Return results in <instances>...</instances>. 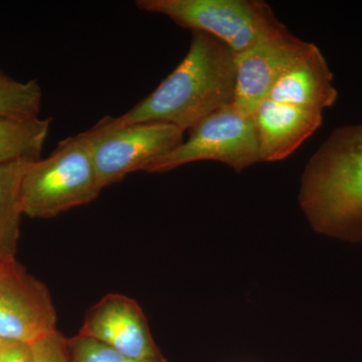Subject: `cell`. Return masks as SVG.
<instances>
[{"mask_svg":"<svg viewBox=\"0 0 362 362\" xmlns=\"http://www.w3.org/2000/svg\"><path fill=\"white\" fill-rule=\"evenodd\" d=\"M235 54L209 33L192 30L187 56L153 92L118 117H104V128L165 123L189 131L207 116L233 104Z\"/></svg>","mask_w":362,"mask_h":362,"instance_id":"obj_1","label":"cell"},{"mask_svg":"<svg viewBox=\"0 0 362 362\" xmlns=\"http://www.w3.org/2000/svg\"><path fill=\"white\" fill-rule=\"evenodd\" d=\"M298 197L314 230L362 242V124L331 132L305 166Z\"/></svg>","mask_w":362,"mask_h":362,"instance_id":"obj_2","label":"cell"},{"mask_svg":"<svg viewBox=\"0 0 362 362\" xmlns=\"http://www.w3.org/2000/svg\"><path fill=\"white\" fill-rule=\"evenodd\" d=\"M102 189L86 131L59 142L49 157L30 164L21 185L23 216L54 218L95 201Z\"/></svg>","mask_w":362,"mask_h":362,"instance_id":"obj_3","label":"cell"},{"mask_svg":"<svg viewBox=\"0 0 362 362\" xmlns=\"http://www.w3.org/2000/svg\"><path fill=\"white\" fill-rule=\"evenodd\" d=\"M136 6L190 32L209 33L235 54L283 25L271 6L259 0H137Z\"/></svg>","mask_w":362,"mask_h":362,"instance_id":"obj_4","label":"cell"},{"mask_svg":"<svg viewBox=\"0 0 362 362\" xmlns=\"http://www.w3.org/2000/svg\"><path fill=\"white\" fill-rule=\"evenodd\" d=\"M221 162L235 173L261 162L254 116L230 105L214 112L189 130L187 140L157 159L148 173H165L197 161Z\"/></svg>","mask_w":362,"mask_h":362,"instance_id":"obj_5","label":"cell"},{"mask_svg":"<svg viewBox=\"0 0 362 362\" xmlns=\"http://www.w3.org/2000/svg\"><path fill=\"white\" fill-rule=\"evenodd\" d=\"M101 187L145 171L183 141L185 131L165 123H137L115 128L96 125L87 131Z\"/></svg>","mask_w":362,"mask_h":362,"instance_id":"obj_6","label":"cell"},{"mask_svg":"<svg viewBox=\"0 0 362 362\" xmlns=\"http://www.w3.org/2000/svg\"><path fill=\"white\" fill-rule=\"evenodd\" d=\"M57 331L49 290L16 259L0 264V338L32 345Z\"/></svg>","mask_w":362,"mask_h":362,"instance_id":"obj_7","label":"cell"},{"mask_svg":"<svg viewBox=\"0 0 362 362\" xmlns=\"http://www.w3.org/2000/svg\"><path fill=\"white\" fill-rule=\"evenodd\" d=\"M307 45L283 25L235 54L233 106L246 115L254 116L259 105L268 99L279 77Z\"/></svg>","mask_w":362,"mask_h":362,"instance_id":"obj_8","label":"cell"},{"mask_svg":"<svg viewBox=\"0 0 362 362\" xmlns=\"http://www.w3.org/2000/svg\"><path fill=\"white\" fill-rule=\"evenodd\" d=\"M78 334L139 361H165L157 349L144 312L121 294L102 298L87 312Z\"/></svg>","mask_w":362,"mask_h":362,"instance_id":"obj_9","label":"cell"},{"mask_svg":"<svg viewBox=\"0 0 362 362\" xmlns=\"http://www.w3.org/2000/svg\"><path fill=\"white\" fill-rule=\"evenodd\" d=\"M261 162L284 160L323 123V112L267 99L254 114Z\"/></svg>","mask_w":362,"mask_h":362,"instance_id":"obj_10","label":"cell"},{"mask_svg":"<svg viewBox=\"0 0 362 362\" xmlns=\"http://www.w3.org/2000/svg\"><path fill=\"white\" fill-rule=\"evenodd\" d=\"M333 81L334 75L322 52L308 42L279 77L268 99L323 112L337 101L338 90Z\"/></svg>","mask_w":362,"mask_h":362,"instance_id":"obj_11","label":"cell"},{"mask_svg":"<svg viewBox=\"0 0 362 362\" xmlns=\"http://www.w3.org/2000/svg\"><path fill=\"white\" fill-rule=\"evenodd\" d=\"M33 161L23 159L0 163V261L16 259L23 216L21 185Z\"/></svg>","mask_w":362,"mask_h":362,"instance_id":"obj_12","label":"cell"},{"mask_svg":"<svg viewBox=\"0 0 362 362\" xmlns=\"http://www.w3.org/2000/svg\"><path fill=\"white\" fill-rule=\"evenodd\" d=\"M52 119L0 117V163L37 160L49 135Z\"/></svg>","mask_w":362,"mask_h":362,"instance_id":"obj_13","label":"cell"},{"mask_svg":"<svg viewBox=\"0 0 362 362\" xmlns=\"http://www.w3.org/2000/svg\"><path fill=\"white\" fill-rule=\"evenodd\" d=\"M42 90L37 80H16L0 69V117L35 118L39 117Z\"/></svg>","mask_w":362,"mask_h":362,"instance_id":"obj_14","label":"cell"},{"mask_svg":"<svg viewBox=\"0 0 362 362\" xmlns=\"http://www.w3.org/2000/svg\"><path fill=\"white\" fill-rule=\"evenodd\" d=\"M71 362H165L139 361L110 349L92 338L77 337L68 339Z\"/></svg>","mask_w":362,"mask_h":362,"instance_id":"obj_15","label":"cell"},{"mask_svg":"<svg viewBox=\"0 0 362 362\" xmlns=\"http://www.w3.org/2000/svg\"><path fill=\"white\" fill-rule=\"evenodd\" d=\"M33 362H71L68 339L58 330L32 344Z\"/></svg>","mask_w":362,"mask_h":362,"instance_id":"obj_16","label":"cell"},{"mask_svg":"<svg viewBox=\"0 0 362 362\" xmlns=\"http://www.w3.org/2000/svg\"><path fill=\"white\" fill-rule=\"evenodd\" d=\"M0 362H33L32 345L2 340Z\"/></svg>","mask_w":362,"mask_h":362,"instance_id":"obj_17","label":"cell"},{"mask_svg":"<svg viewBox=\"0 0 362 362\" xmlns=\"http://www.w3.org/2000/svg\"><path fill=\"white\" fill-rule=\"evenodd\" d=\"M1 342H2V339H1V338H0V344H1Z\"/></svg>","mask_w":362,"mask_h":362,"instance_id":"obj_18","label":"cell"},{"mask_svg":"<svg viewBox=\"0 0 362 362\" xmlns=\"http://www.w3.org/2000/svg\"><path fill=\"white\" fill-rule=\"evenodd\" d=\"M4 263V261H0V264Z\"/></svg>","mask_w":362,"mask_h":362,"instance_id":"obj_19","label":"cell"}]
</instances>
